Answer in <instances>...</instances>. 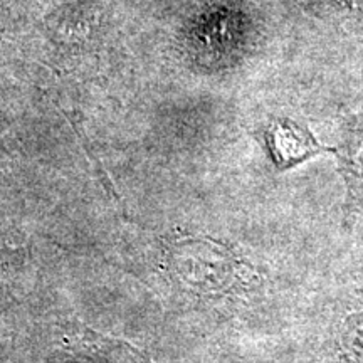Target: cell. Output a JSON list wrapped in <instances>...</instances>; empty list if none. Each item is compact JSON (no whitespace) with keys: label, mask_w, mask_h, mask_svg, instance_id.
Segmentation results:
<instances>
[{"label":"cell","mask_w":363,"mask_h":363,"mask_svg":"<svg viewBox=\"0 0 363 363\" xmlns=\"http://www.w3.org/2000/svg\"><path fill=\"white\" fill-rule=\"evenodd\" d=\"M27 288V254L0 249V342L12 333Z\"/></svg>","instance_id":"3"},{"label":"cell","mask_w":363,"mask_h":363,"mask_svg":"<svg viewBox=\"0 0 363 363\" xmlns=\"http://www.w3.org/2000/svg\"><path fill=\"white\" fill-rule=\"evenodd\" d=\"M340 172L347 184V220L363 207V128L347 135L340 148H335Z\"/></svg>","instance_id":"4"},{"label":"cell","mask_w":363,"mask_h":363,"mask_svg":"<svg viewBox=\"0 0 363 363\" xmlns=\"http://www.w3.org/2000/svg\"><path fill=\"white\" fill-rule=\"evenodd\" d=\"M167 269L182 288L202 298H220L235 291L240 261L225 246L211 239L172 240L165 251Z\"/></svg>","instance_id":"1"},{"label":"cell","mask_w":363,"mask_h":363,"mask_svg":"<svg viewBox=\"0 0 363 363\" xmlns=\"http://www.w3.org/2000/svg\"><path fill=\"white\" fill-rule=\"evenodd\" d=\"M261 138L272 165L279 172L294 169L323 152L335 153V148L323 147L306 126L299 125L289 118L272 120L262 130Z\"/></svg>","instance_id":"2"},{"label":"cell","mask_w":363,"mask_h":363,"mask_svg":"<svg viewBox=\"0 0 363 363\" xmlns=\"http://www.w3.org/2000/svg\"><path fill=\"white\" fill-rule=\"evenodd\" d=\"M74 348L94 363H153L143 353L121 340H113L83 328V333L72 337Z\"/></svg>","instance_id":"5"}]
</instances>
